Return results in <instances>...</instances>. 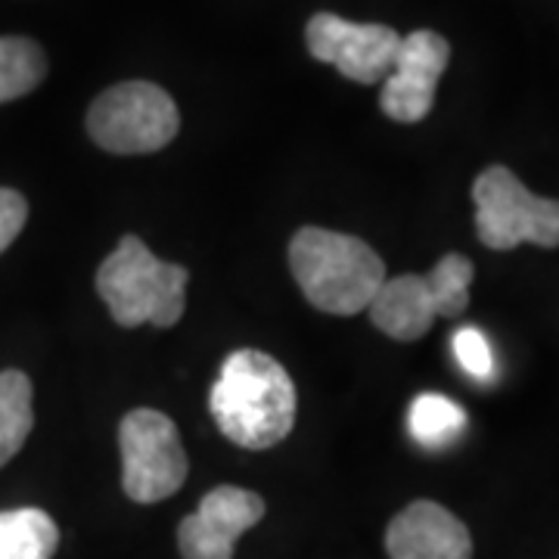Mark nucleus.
Returning a JSON list of instances; mask_svg holds the SVG:
<instances>
[{
    "mask_svg": "<svg viewBox=\"0 0 559 559\" xmlns=\"http://www.w3.org/2000/svg\"><path fill=\"white\" fill-rule=\"evenodd\" d=\"M209 411L234 444L267 451L296 426V385L280 360L240 348L221 364Z\"/></svg>",
    "mask_w": 559,
    "mask_h": 559,
    "instance_id": "f257e3e1",
    "label": "nucleus"
},
{
    "mask_svg": "<svg viewBox=\"0 0 559 559\" xmlns=\"http://www.w3.org/2000/svg\"><path fill=\"white\" fill-rule=\"evenodd\" d=\"M289 267L305 299L326 314L367 311L385 283V264L358 237L301 227L289 242Z\"/></svg>",
    "mask_w": 559,
    "mask_h": 559,
    "instance_id": "f03ea898",
    "label": "nucleus"
},
{
    "mask_svg": "<svg viewBox=\"0 0 559 559\" xmlns=\"http://www.w3.org/2000/svg\"><path fill=\"white\" fill-rule=\"evenodd\" d=\"M187 267L156 259L140 237H121L97 271V293L119 326H175L183 318Z\"/></svg>",
    "mask_w": 559,
    "mask_h": 559,
    "instance_id": "7ed1b4c3",
    "label": "nucleus"
},
{
    "mask_svg": "<svg viewBox=\"0 0 559 559\" xmlns=\"http://www.w3.org/2000/svg\"><path fill=\"white\" fill-rule=\"evenodd\" d=\"M473 202L481 246L498 252H510L522 242L540 249L559 246V200L535 197L510 168H485L473 183Z\"/></svg>",
    "mask_w": 559,
    "mask_h": 559,
    "instance_id": "20e7f679",
    "label": "nucleus"
},
{
    "mask_svg": "<svg viewBox=\"0 0 559 559\" xmlns=\"http://www.w3.org/2000/svg\"><path fill=\"white\" fill-rule=\"evenodd\" d=\"M180 116L168 91L153 81H124L103 91L87 112V134L106 153L143 156L168 146Z\"/></svg>",
    "mask_w": 559,
    "mask_h": 559,
    "instance_id": "39448f33",
    "label": "nucleus"
},
{
    "mask_svg": "<svg viewBox=\"0 0 559 559\" xmlns=\"http://www.w3.org/2000/svg\"><path fill=\"white\" fill-rule=\"evenodd\" d=\"M121 488L138 503H159L180 491L187 479V454L175 423L153 411L138 407L119 426Z\"/></svg>",
    "mask_w": 559,
    "mask_h": 559,
    "instance_id": "423d86ee",
    "label": "nucleus"
},
{
    "mask_svg": "<svg viewBox=\"0 0 559 559\" xmlns=\"http://www.w3.org/2000/svg\"><path fill=\"white\" fill-rule=\"evenodd\" d=\"M311 57L336 66L345 79L377 84L389 79L399 57L401 35L380 22H348L336 13H318L305 28Z\"/></svg>",
    "mask_w": 559,
    "mask_h": 559,
    "instance_id": "0eeeda50",
    "label": "nucleus"
},
{
    "mask_svg": "<svg viewBox=\"0 0 559 559\" xmlns=\"http://www.w3.org/2000/svg\"><path fill=\"white\" fill-rule=\"evenodd\" d=\"M448 60H451V44L429 28H419L401 38L395 66L382 84V112L401 124L426 119L432 112L436 87L448 69Z\"/></svg>",
    "mask_w": 559,
    "mask_h": 559,
    "instance_id": "6e6552de",
    "label": "nucleus"
},
{
    "mask_svg": "<svg viewBox=\"0 0 559 559\" xmlns=\"http://www.w3.org/2000/svg\"><path fill=\"white\" fill-rule=\"evenodd\" d=\"M264 500L237 485H221L202 498L200 510L178 525V547L183 559H234L237 540L259 525Z\"/></svg>",
    "mask_w": 559,
    "mask_h": 559,
    "instance_id": "1a4fd4ad",
    "label": "nucleus"
},
{
    "mask_svg": "<svg viewBox=\"0 0 559 559\" xmlns=\"http://www.w3.org/2000/svg\"><path fill=\"white\" fill-rule=\"evenodd\" d=\"M392 559H473V538L466 525L436 500H414L385 532Z\"/></svg>",
    "mask_w": 559,
    "mask_h": 559,
    "instance_id": "9d476101",
    "label": "nucleus"
},
{
    "mask_svg": "<svg viewBox=\"0 0 559 559\" xmlns=\"http://www.w3.org/2000/svg\"><path fill=\"white\" fill-rule=\"evenodd\" d=\"M367 311H370L373 326H380L385 336L399 342H414L426 336L432 320L439 318L423 274L385 280Z\"/></svg>",
    "mask_w": 559,
    "mask_h": 559,
    "instance_id": "9b49d317",
    "label": "nucleus"
},
{
    "mask_svg": "<svg viewBox=\"0 0 559 559\" xmlns=\"http://www.w3.org/2000/svg\"><path fill=\"white\" fill-rule=\"evenodd\" d=\"M60 544V528L38 507L0 513V559H50Z\"/></svg>",
    "mask_w": 559,
    "mask_h": 559,
    "instance_id": "f8f14e48",
    "label": "nucleus"
},
{
    "mask_svg": "<svg viewBox=\"0 0 559 559\" xmlns=\"http://www.w3.org/2000/svg\"><path fill=\"white\" fill-rule=\"evenodd\" d=\"M35 426L32 411V382L22 370L0 373V466L20 454Z\"/></svg>",
    "mask_w": 559,
    "mask_h": 559,
    "instance_id": "ddd939ff",
    "label": "nucleus"
},
{
    "mask_svg": "<svg viewBox=\"0 0 559 559\" xmlns=\"http://www.w3.org/2000/svg\"><path fill=\"white\" fill-rule=\"evenodd\" d=\"M407 429H411V436H414L417 444L439 451V448H448V444H454L463 436L466 411L451 399H444V395L426 392V395H417L414 404H411Z\"/></svg>",
    "mask_w": 559,
    "mask_h": 559,
    "instance_id": "4468645a",
    "label": "nucleus"
},
{
    "mask_svg": "<svg viewBox=\"0 0 559 559\" xmlns=\"http://www.w3.org/2000/svg\"><path fill=\"white\" fill-rule=\"evenodd\" d=\"M47 75V57L32 38H0V103L32 94Z\"/></svg>",
    "mask_w": 559,
    "mask_h": 559,
    "instance_id": "2eb2a0df",
    "label": "nucleus"
},
{
    "mask_svg": "<svg viewBox=\"0 0 559 559\" xmlns=\"http://www.w3.org/2000/svg\"><path fill=\"white\" fill-rule=\"evenodd\" d=\"M473 261L457 252L444 259L426 274V286L432 293V305L439 318H460L469 305V283H473Z\"/></svg>",
    "mask_w": 559,
    "mask_h": 559,
    "instance_id": "dca6fc26",
    "label": "nucleus"
},
{
    "mask_svg": "<svg viewBox=\"0 0 559 559\" xmlns=\"http://www.w3.org/2000/svg\"><path fill=\"white\" fill-rule=\"evenodd\" d=\"M454 358L473 380L495 377V355L479 326H460L454 333Z\"/></svg>",
    "mask_w": 559,
    "mask_h": 559,
    "instance_id": "f3484780",
    "label": "nucleus"
},
{
    "mask_svg": "<svg viewBox=\"0 0 559 559\" xmlns=\"http://www.w3.org/2000/svg\"><path fill=\"white\" fill-rule=\"evenodd\" d=\"M28 218V202L16 190L0 187V252H7V246L16 240Z\"/></svg>",
    "mask_w": 559,
    "mask_h": 559,
    "instance_id": "a211bd4d",
    "label": "nucleus"
}]
</instances>
